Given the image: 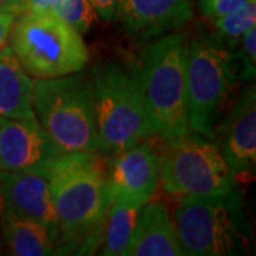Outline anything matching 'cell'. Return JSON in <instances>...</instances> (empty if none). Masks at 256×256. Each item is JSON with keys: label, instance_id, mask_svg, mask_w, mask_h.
Returning a JSON list of instances; mask_svg holds the SVG:
<instances>
[{"label": "cell", "instance_id": "2", "mask_svg": "<svg viewBox=\"0 0 256 256\" xmlns=\"http://www.w3.org/2000/svg\"><path fill=\"white\" fill-rule=\"evenodd\" d=\"M186 52V36L171 32L146 47L137 67L154 137L161 141L190 132Z\"/></svg>", "mask_w": 256, "mask_h": 256}, {"label": "cell", "instance_id": "26", "mask_svg": "<svg viewBox=\"0 0 256 256\" xmlns=\"http://www.w3.org/2000/svg\"><path fill=\"white\" fill-rule=\"evenodd\" d=\"M3 6V0H0V8Z\"/></svg>", "mask_w": 256, "mask_h": 256}, {"label": "cell", "instance_id": "21", "mask_svg": "<svg viewBox=\"0 0 256 256\" xmlns=\"http://www.w3.org/2000/svg\"><path fill=\"white\" fill-rule=\"evenodd\" d=\"M246 2L248 0H200V9L205 18L214 22L240 9Z\"/></svg>", "mask_w": 256, "mask_h": 256}, {"label": "cell", "instance_id": "3", "mask_svg": "<svg viewBox=\"0 0 256 256\" xmlns=\"http://www.w3.org/2000/svg\"><path fill=\"white\" fill-rule=\"evenodd\" d=\"M92 97L100 150L116 156L154 137L137 70L117 63L92 68Z\"/></svg>", "mask_w": 256, "mask_h": 256}, {"label": "cell", "instance_id": "13", "mask_svg": "<svg viewBox=\"0 0 256 256\" xmlns=\"http://www.w3.org/2000/svg\"><path fill=\"white\" fill-rule=\"evenodd\" d=\"M114 18L137 40H150L185 26L194 18L191 0H118Z\"/></svg>", "mask_w": 256, "mask_h": 256}, {"label": "cell", "instance_id": "12", "mask_svg": "<svg viewBox=\"0 0 256 256\" xmlns=\"http://www.w3.org/2000/svg\"><path fill=\"white\" fill-rule=\"evenodd\" d=\"M214 140L235 174L255 172L256 165V92L248 87L228 116L214 130Z\"/></svg>", "mask_w": 256, "mask_h": 256}, {"label": "cell", "instance_id": "7", "mask_svg": "<svg viewBox=\"0 0 256 256\" xmlns=\"http://www.w3.org/2000/svg\"><path fill=\"white\" fill-rule=\"evenodd\" d=\"M239 80L235 53L216 33L200 34L186 52V107L190 131L212 138L216 117Z\"/></svg>", "mask_w": 256, "mask_h": 256}, {"label": "cell", "instance_id": "4", "mask_svg": "<svg viewBox=\"0 0 256 256\" xmlns=\"http://www.w3.org/2000/svg\"><path fill=\"white\" fill-rule=\"evenodd\" d=\"M32 101L37 121L63 154L100 151L92 86L87 76L37 80Z\"/></svg>", "mask_w": 256, "mask_h": 256}, {"label": "cell", "instance_id": "27", "mask_svg": "<svg viewBox=\"0 0 256 256\" xmlns=\"http://www.w3.org/2000/svg\"><path fill=\"white\" fill-rule=\"evenodd\" d=\"M0 249H2V239H0Z\"/></svg>", "mask_w": 256, "mask_h": 256}, {"label": "cell", "instance_id": "10", "mask_svg": "<svg viewBox=\"0 0 256 256\" xmlns=\"http://www.w3.org/2000/svg\"><path fill=\"white\" fill-rule=\"evenodd\" d=\"M158 184V152L144 141L116 154L107 171L110 200L146 205L154 198Z\"/></svg>", "mask_w": 256, "mask_h": 256}, {"label": "cell", "instance_id": "15", "mask_svg": "<svg viewBox=\"0 0 256 256\" xmlns=\"http://www.w3.org/2000/svg\"><path fill=\"white\" fill-rule=\"evenodd\" d=\"M33 80L24 72L10 47L0 52V117L34 118Z\"/></svg>", "mask_w": 256, "mask_h": 256}, {"label": "cell", "instance_id": "23", "mask_svg": "<svg viewBox=\"0 0 256 256\" xmlns=\"http://www.w3.org/2000/svg\"><path fill=\"white\" fill-rule=\"evenodd\" d=\"M88 2L92 3V9L96 10L97 16H100L102 20L108 22L111 18H114L118 0H88Z\"/></svg>", "mask_w": 256, "mask_h": 256}, {"label": "cell", "instance_id": "5", "mask_svg": "<svg viewBox=\"0 0 256 256\" xmlns=\"http://www.w3.org/2000/svg\"><path fill=\"white\" fill-rule=\"evenodd\" d=\"M238 190L202 198H184L175 208V229L184 254L240 255L249 249V222Z\"/></svg>", "mask_w": 256, "mask_h": 256}, {"label": "cell", "instance_id": "6", "mask_svg": "<svg viewBox=\"0 0 256 256\" xmlns=\"http://www.w3.org/2000/svg\"><path fill=\"white\" fill-rule=\"evenodd\" d=\"M9 42L24 72L38 80L80 73L90 57L82 33L52 13L18 14Z\"/></svg>", "mask_w": 256, "mask_h": 256}, {"label": "cell", "instance_id": "24", "mask_svg": "<svg viewBox=\"0 0 256 256\" xmlns=\"http://www.w3.org/2000/svg\"><path fill=\"white\" fill-rule=\"evenodd\" d=\"M60 0H28L24 12L32 13H52Z\"/></svg>", "mask_w": 256, "mask_h": 256}, {"label": "cell", "instance_id": "20", "mask_svg": "<svg viewBox=\"0 0 256 256\" xmlns=\"http://www.w3.org/2000/svg\"><path fill=\"white\" fill-rule=\"evenodd\" d=\"M239 48L235 53L239 70V80H254L256 72V28H252L239 40Z\"/></svg>", "mask_w": 256, "mask_h": 256}, {"label": "cell", "instance_id": "1", "mask_svg": "<svg viewBox=\"0 0 256 256\" xmlns=\"http://www.w3.org/2000/svg\"><path fill=\"white\" fill-rule=\"evenodd\" d=\"M52 200L58 220L57 250L94 254L102 244L110 205L107 172L94 152L62 154L48 170Z\"/></svg>", "mask_w": 256, "mask_h": 256}, {"label": "cell", "instance_id": "22", "mask_svg": "<svg viewBox=\"0 0 256 256\" xmlns=\"http://www.w3.org/2000/svg\"><path fill=\"white\" fill-rule=\"evenodd\" d=\"M18 16L13 10L0 8V52L9 44L10 33Z\"/></svg>", "mask_w": 256, "mask_h": 256}, {"label": "cell", "instance_id": "14", "mask_svg": "<svg viewBox=\"0 0 256 256\" xmlns=\"http://www.w3.org/2000/svg\"><path fill=\"white\" fill-rule=\"evenodd\" d=\"M185 255L178 240L174 218L162 202L148 201L141 208L126 256Z\"/></svg>", "mask_w": 256, "mask_h": 256}, {"label": "cell", "instance_id": "16", "mask_svg": "<svg viewBox=\"0 0 256 256\" xmlns=\"http://www.w3.org/2000/svg\"><path fill=\"white\" fill-rule=\"evenodd\" d=\"M0 234L9 254L47 256L56 254V240L47 226L0 210Z\"/></svg>", "mask_w": 256, "mask_h": 256}, {"label": "cell", "instance_id": "8", "mask_svg": "<svg viewBox=\"0 0 256 256\" xmlns=\"http://www.w3.org/2000/svg\"><path fill=\"white\" fill-rule=\"evenodd\" d=\"M160 181L168 195L178 198L216 196L238 190L232 171L218 146L200 134L186 132L162 141Z\"/></svg>", "mask_w": 256, "mask_h": 256}, {"label": "cell", "instance_id": "25", "mask_svg": "<svg viewBox=\"0 0 256 256\" xmlns=\"http://www.w3.org/2000/svg\"><path fill=\"white\" fill-rule=\"evenodd\" d=\"M28 0H3L2 8L13 10L16 14H22L28 8Z\"/></svg>", "mask_w": 256, "mask_h": 256}, {"label": "cell", "instance_id": "18", "mask_svg": "<svg viewBox=\"0 0 256 256\" xmlns=\"http://www.w3.org/2000/svg\"><path fill=\"white\" fill-rule=\"evenodd\" d=\"M214 24L216 34L234 50L248 30L256 26V0H248L240 9L214 20Z\"/></svg>", "mask_w": 256, "mask_h": 256}, {"label": "cell", "instance_id": "11", "mask_svg": "<svg viewBox=\"0 0 256 256\" xmlns=\"http://www.w3.org/2000/svg\"><path fill=\"white\" fill-rule=\"evenodd\" d=\"M0 210L44 225L58 245V220L46 176L0 171Z\"/></svg>", "mask_w": 256, "mask_h": 256}, {"label": "cell", "instance_id": "9", "mask_svg": "<svg viewBox=\"0 0 256 256\" xmlns=\"http://www.w3.org/2000/svg\"><path fill=\"white\" fill-rule=\"evenodd\" d=\"M63 152L37 118L0 117V171L46 176Z\"/></svg>", "mask_w": 256, "mask_h": 256}, {"label": "cell", "instance_id": "17", "mask_svg": "<svg viewBox=\"0 0 256 256\" xmlns=\"http://www.w3.org/2000/svg\"><path fill=\"white\" fill-rule=\"evenodd\" d=\"M142 206L144 205L140 204L110 200L104 224L101 255L126 256Z\"/></svg>", "mask_w": 256, "mask_h": 256}, {"label": "cell", "instance_id": "19", "mask_svg": "<svg viewBox=\"0 0 256 256\" xmlns=\"http://www.w3.org/2000/svg\"><path fill=\"white\" fill-rule=\"evenodd\" d=\"M52 14L73 26L82 34L92 28L97 18V13L88 0H60Z\"/></svg>", "mask_w": 256, "mask_h": 256}]
</instances>
